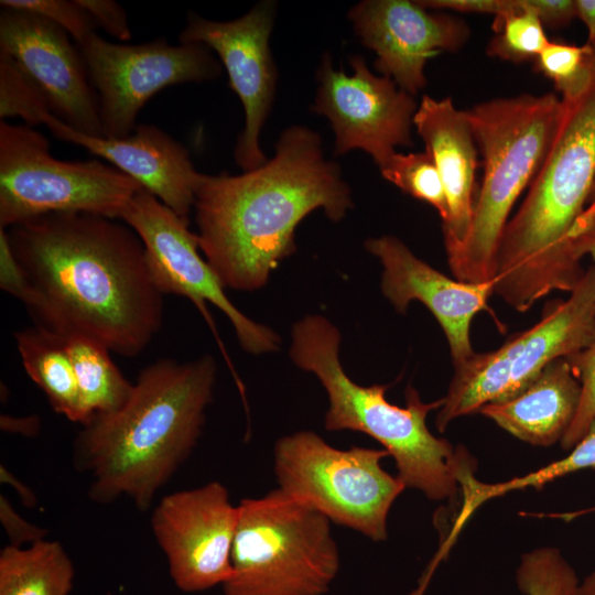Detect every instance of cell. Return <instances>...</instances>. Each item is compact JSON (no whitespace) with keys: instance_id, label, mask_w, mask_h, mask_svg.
Wrapping results in <instances>:
<instances>
[{"instance_id":"cell-1","label":"cell","mask_w":595,"mask_h":595,"mask_svg":"<svg viewBox=\"0 0 595 595\" xmlns=\"http://www.w3.org/2000/svg\"><path fill=\"white\" fill-rule=\"evenodd\" d=\"M29 283L35 326L140 355L163 323L164 294L145 248L126 223L85 213L47 214L7 229Z\"/></svg>"},{"instance_id":"cell-2","label":"cell","mask_w":595,"mask_h":595,"mask_svg":"<svg viewBox=\"0 0 595 595\" xmlns=\"http://www.w3.org/2000/svg\"><path fill=\"white\" fill-rule=\"evenodd\" d=\"M274 155L240 175L204 174L195 195L199 249L225 288H262L280 261L295 251L294 231L322 208L334 221L353 207L339 165L324 156L307 127L282 131Z\"/></svg>"},{"instance_id":"cell-3","label":"cell","mask_w":595,"mask_h":595,"mask_svg":"<svg viewBox=\"0 0 595 595\" xmlns=\"http://www.w3.org/2000/svg\"><path fill=\"white\" fill-rule=\"evenodd\" d=\"M212 356L144 367L118 410L93 415L74 439V468L90 482L88 497L106 505L128 497L140 511L195 447L213 397Z\"/></svg>"},{"instance_id":"cell-4","label":"cell","mask_w":595,"mask_h":595,"mask_svg":"<svg viewBox=\"0 0 595 595\" xmlns=\"http://www.w3.org/2000/svg\"><path fill=\"white\" fill-rule=\"evenodd\" d=\"M562 104L551 148L498 249L495 292L519 312L553 291L571 292L585 272L575 234L595 183V77Z\"/></svg>"},{"instance_id":"cell-5","label":"cell","mask_w":595,"mask_h":595,"mask_svg":"<svg viewBox=\"0 0 595 595\" xmlns=\"http://www.w3.org/2000/svg\"><path fill=\"white\" fill-rule=\"evenodd\" d=\"M339 343L338 329L320 315L302 318L292 329V360L316 375L327 392L325 429L369 435L394 459L405 487L434 501L454 497L462 480L474 476L475 465L467 452L455 450L426 426L428 413L440 409L443 398L423 402L418 391L408 387L404 408L390 403L386 399L388 385L360 386L346 375L338 358Z\"/></svg>"},{"instance_id":"cell-6","label":"cell","mask_w":595,"mask_h":595,"mask_svg":"<svg viewBox=\"0 0 595 595\" xmlns=\"http://www.w3.org/2000/svg\"><path fill=\"white\" fill-rule=\"evenodd\" d=\"M562 110V100L554 93L494 98L465 110L483 155L484 176L468 234L447 255L455 279L470 283L495 280L510 212L545 160Z\"/></svg>"},{"instance_id":"cell-7","label":"cell","mask_w":595,"mask_h":595,"mask_svg":"<svg viewBox=\"0 0 595 595\" xmlns=\"http://www.w3.org/2000/svg\"><path fill=\"white\" fill-rule=\"evenodd\" d=\"M225 595H324L339 552L329 519L280 488L238 505Z\"/></svg>"},{"instance_id":"cell-8","label":"cell","mask_w":595,"mask_h":595,"mask_svg":"<svg viewBox=\"0 0 595 595\" xmlns=\"http://www.w3.org/2000/svg\"><path fill=\"white\" fill-rule=\"evenodd\" d=\"M141 190L111 164L56 159L43 133L0 120V228L58 213L119 219Z\"/></svg>"},{"instance_id":"cell-9","label":"cell","mask_w":595,"mask_h":595,"mask_svg":"<svg viewBox=\"0 0 595 595\" xmlns=\"http://www.w3.org/2000/svg\"><path fill=\"white\" fill-rule=\"evenodd\" d=\"M570 296L550 302L541 320L496 350L474 354L454 366V376L435 425L443 432L456 418L508 400L527 388L552 361L595 342V267Z\"/></svg>"},{"instance_id":"cell-10","label":"cell","mask_w":595,"mask_h":595,"mask_svg":"<svg viewBox=\"0 0 595 595\" xmlns=\"http://www.w3.org/2000/svg\"><path fill=\"white\" fill-rule=\"evenodd\" d=\"M385 448L331 446L312 431L277 441L274 473L280 489L311 505L331 522L372 541L388 537L390 508L405 485L387 473Z\"/></svg>"},{"instance_id":"cell-11","label":"cell","mask_w":595,"mask_h":595,"mask_svg":"<svg viewBox=\"0 0 595 595\" xmlns=\"http://www.w3.org/2000/svg\"><path fill=\"white\" fill-rule=\"evenodd\" d=\"M98 97L104 137L129 136L147 101L169 86L219 77L221 67L203 44L170 45L156 39L116 44L91 34L76 44Z\"/></svg>"},{"instance_id":"cell-12","label":"cell","mask_w":595,"mask_h":595,"mask_svg":"<svg viewBox=\"0 0 595 595\" xmlns=\"http://www.w3.org/2000/svg\"><path fill=\"white\" fill-rule=\"evenodd\" d=\"M140 237L155 283L162 293L191 300L219 342L207 303L218 307L230 321L240 346L251 354L278 349L280 338L269 327L259 324L227 298L225 285L212 266L199 255V241L182 217L145 190L139 191L122 210L120 218Z\"/></svg>"},{"instance_id":"cell-13","label":"cell","mask_w":595,"mask_h":595,"mask_svg":"<svg viewBox=\"0 0 595 595\" xmlns=\"http://www.w3.org/2000/svg\"><path fill=\"white\" fill-rule=\"evenodd\" d=\"M353 74L333 67L324 55L313 110L325 116L335 133V155L367 152L380 167L398 147H412L418 104L387 76H377L360 55L349 57Z\"/></svg>"},{"instance_id":"cell-14","label":"cell","mask_w":595,"mask_h":595,"mask_svg":"<svg viewBox=\"0 0 595 595\" xmlns=\"http://www.w3.org/2000/svg\"><path fill=\"white\" fill-rule=\"evenodd\" d=\"M238 513L219 482L165 495L158 502L151 529L180 591H207L231 577Z\"/></svg>"},{"instance_id":"cell-15","label":"cell","mask_w":595,"mask_h":595,"mask_svg":"<svg viewBox=\"0 0 595 595\" xmlns=\"http://www.w3.org/2000/svg\"><path fill=\"white\" fill-rule=\"evenodd\" d=\"M274 21V4H256L232 21H212L190 13L180 33L184 44L213 48L226 68L229 86L238 95L245 111V126L235 147L236 163L246 171L263 165L268 159L259 137L271 109L277 69L269 39Z\"/></svg>"},{"instance_id":"cell-16","label":"cell","mask_w":595,"mask_h":595,"mask_svg":"<svg viewBox=\"0 0 595 595\" xmlns=\"http://www.w3.org/2000/svg\"><path fill=\"white\" fill-rule=\"evenodd\" d=\"M0 51L37 85L52 115L79 132L104 137L97 94L66 31L39 14L2 9Z\"/></svg>"},{"instance_id":"cell-17","label":"cell","mask_w":595,"mask_h":595,"mask_svg":"<svg viewBox=\"0 0 595 595\" xmlns=\"http://www.w3.org/2000/svg\"><path fill=\"white\" fill-rule=\"evenodd\" d=\"M348 17L361 43L375 52V68L412 96L426 86L428 60L459 51L470 35L463 19L418 1L365 0Z\"/></svg>"},{"instance_id":"cell-18","label":"cell","mask_w":595,"mask_h":595,"mask_svg":"<svg viewBox=\"0 0 595 595\" xmlns=\"http://www.w3.org/2000/svg\"><path fill=\"white\" fill-rule=\"evenodd\" d=\"M365 247L383 267L381 290L394 309L404 313L411 301L423 303L445 334L454 366L469 359L475 354L470 324L487 309L495 280L470 283L451 279L419 259L394 236L370 238Z\"/></svg>"},{"instance_id":"cell-19","label":"cell","mask_w":595,"mask_h":595,"mask_svg":"<svg viewBox=\"0 0 595 595\" xmlns=\"http://www.w3.org/2000/svg\"><path fill=\"white\" fill-rule=\"evenodd\" d=\"M43 123L55 138L100 156L187 218L204 174L195 170L185 147L162 129L138 125L129 136L109 138L79 132L52 113Z\"/></svg>"},{"instance_id":"cell-20","label":"cell","mask_w":595,"mask_h":595,"mask_svg":"<svg viewBox=\"0 0 595 595\" xmlns=\"http://www.w3.org/2000/svg\"><path fill=\"white\" fill-rule=\"evenodd\" d=\"M440 173L447 216L442 221L446 255L465 240L473 217L477 149L465 110L457 109L451 97L423 95L413 118Z\"/></svg>"},{"instance_id":"cell-21","label":"cell","mask_w":595,"mask_h":595,"mask_svg":"<svg viewBox=\"0 0 595 595\" xmlns=\"http://www.w3.org/2000/svg\"><path fill=\"white\" fill-rule=\"evenodd\" d=\"M581 385L566 358L549 364L515 397L484 405L479 412L517 439L550 446L569 430L577 411Z\"/></svg>"},{"instance_id":"cell-22","label":"cell","mask_w":595,"mask_h":595,"mask_svg":"<svg viewBox=\"0 0 595 595\" xmlns=\"http://www.w3.org/2000/svg\"><path fill=\"white\" fill-rule=\"evenodd\" d=\"M28 376L44 392L52 409L72 422H86L74 367L65 339L33 326L14 333Z\"/></svg>"},{"instance_id":"cell-23","label":"cell","mask_w":595,"mask_h":595,"mask_svg":"<svg viewBox=\"0 0 595 595\" xmlns=\"http://www.w3.org/2000/svg\"><path fill=\"white\" fill-rule=\"evenodd\" d=\"M74 577V564L58 541L9 544L0 552V595H69Z\"/></svg>"},{"instance_id":"cell-24","label":"cell","mask_w":595,"mask_h":595,"mask_svg":"<svg viewBox=\"0 0 595 595\" xmlns=\"http://www.w3.org/2000/svg\"><path fill=\"white\" fill-rule=\"evenodd\" d=\"M65 345L74 367L86 422L95 414L121 408L131 396L133 383L113 363L111 351L101 344L80 337L65 339Z\"/></svg>"},{"instance_id":"cell-25","label":"cell","mask_w":595,"mask_h":595,"mask_svg":"<svg viewBox=\"0 0 595 595\" xmlns=\"http://www.w3.org/2000/svg\"><path fill=\"white\" fill-rule=\"evenodd\" d=\"M595 468V421L591 424L583 439L571 450L570 454L533 473L516 477L498 484H484L469 477L461 485L464 501L455 527L447 541L452 539L469 518V516L485 501L501 496L508 491L523 488H541L559 477L581 469Z\"/></svg>"},{"instance_id":"cell-26","label":"cell","mask_w":595,"mask_h":595,"mask_svg":"<svg viewBox=\"0 0 595 595\" xmlns=\"http://www.w3.org/2000/svg\"><path fill=\"white\" fill-rule=\"evenodd\" d=\"M536 69L554 84L561 100L578 98L595 77V52L585 43L551 41L534 60Z\"/></svg>"},{"instance_id":"cell-27","label":"cell","mask_w":595,"mask_h":595,"mask_svg":"<svg viewBox=\"0 0 595 595\" xmlns=\"http://www.w3.org/2000/svg\"><path fill=\"white\" fill-rule=\"evenodd\" d=\"M519 10L494 19L496 35L486 46V54L515 64L533 61L550 42L545 28L531 11L527 0H520Z\"/></svg>"},{"instance_id":"cell-28","label":"cell","mask_w":595,"mask_h":595,"mask_svg":"<svg viewBox=\"0 0 595 595\" xmlns=\"http://www.w3.org/2000/svg\"><path fill=\"white\" fill-rule=\"evenodd\" d=\"M388 182L402 192L433 206L442 221L447 216V202L443 183L428 151L393 153L380 167Z\"/></svg>"},{"instance_id":"cell-29","label":"cell","mask_w":595,"mask_h":595,"mask_svg":"<svg viewBox=\"0 0 595 595\" xmlns=\"http://www.w3.org/2000/svg\"><path fill=\"white\" fill-rule=\"evenodd\" d=\"M516 581L524 595H575L580 584L572 565L552 547L524 553Z\"/></svg>"},{"instance_id":"cell-30","label":"cell","mask_w":595,"mask_h":595,"mask_svg":"<svg viewBox=\"0 0 595 595\" xmlns=\"http://www.w3.org/2000/svg\"><path fill=\"white\" fill-rule=\"evenodd\" d=\"M48 113V102L37 85L10 55L0 51L1 120L19 117L33 127L43 123Z\"/></svg>"},{"instance_id":"cell-31","label":"cell","mask_w":595,"mask_h":595,"mask_svg":"<svg viewBox=\"0 0 595 595\" xmlns=\"http://www.w3.org/2000/svg\"><path fill=\"white\" fill-rule=\"evenodd\" d=\"M566 360L581 385L576 414L561 440L564 450H572L595 421V342Z\"/></svg>"},{"instance_id":"cell-32","label":"cell","mask_w":595,"mask_h":595,"mask_svg":"<svg viewBox=\"0 0 595 595\" xmlns=\"http://www.w3.org/2000/svg\"><path fill=\"white\" fill-rule=\"evenodd\" d=\"M2 9L39 14L66 31L76 44L96 33V24L77 0H1Z\"/></svg>"},{"instance_id":"cell-33","label":"cell","mask_w":595,"mask_h":595,"mask_svg":"<svg viewBox=\"0 0 595 595\" xmlns=\"http://www.w3.org/2000/svg\"><path fill=\"white\" fill-rule=\"evenodd\" d=\"M90 15L96 26H101L108 34L120 40H131V30L125 9L113 0H77Z\"/></svg>"},{"instance_id":"cell-34","label":"cell","mask_w":595,"mask_h":595,"mask_svg":"<svg viewBox=\"0 0 595 595\" xmlns=\"http://www.w3.org/2000/svg\"><path fill=\"white\" fill-rule=\"evenodd\" d=\"M431 10L502 18L520 9V0H416Z\"/></svg>"},{"instance_id":"cell-35","label":"cell","mask_w":595,"mask_h":595,"mask_svg":"<svg viewBox=\"0 0 595 595\" xmlns=\"http://www.w3.org/2000/svg\"><path fill=\"white\" fill-rule=\"evenodd\" d=\"M0 288L22 303L29 294L26 275L11 249L4 228H0Z\"/></svg>"},{"instance_id":"cell-36","label":"cell","mask_w":595,"mask_h":595,"mask_svg":"<svg viewBox=\"0 0 595 595\" xmlns=\"http://www.w3.org/2000/svg\"><path fill=\"white\" fill-rule=\"evenodd\" d=\"M0 521L10 541L9 544L13 547L42 541L46 539L48 532L21 517L4 495H0Z\"/></svg>"},{"instance_id":"cell-37","label":"cell","mask_w":595,"mask_h":595,"mask_svg":"<svg viewBox=\"0 0 595 595\" xmlns=\"http://www.w3.org/2000/svg\"><path fill=\"white\" fill-rule=\"evenodd\" d=\"M544 28L560 29L577 18L576 0H527Z\"/></svg>"},{"instance_id":"cell-38","label":"cell","mask_w":595,"mask_h":595,"mask_svg":"<svg viewBox=\"0 0 595 595\" xmlns=\"http://www.w3.org/2000/svg\"><path fill=\"white\" fill-rule=\"evenodd\" d=\"M0 426L4 432L18 433L25 436H34L41 428V420L37 415L15 418L7 414L0 416Z\"/></svg>"},{"instance_id":"cell-39","label":"cell","mask_w":595,"mask_h":595,"mask_svg":"<svg viewBox=\"0 0 595 595\" xmlns=\"http://www.w3.org/2000/svg\"><path fill=\"white\" fill-rule=\"evenodd\" d=\"M575 248L581 259L584 256L589 255L595 261V221L588 223L580 220Z\"/></svg>"},{"instance_id":"cell-40","label":"cell","mask_w":595,"mask_h":595,"mask_svg":"<svg viewBox=\"0 0 595 595\" xmlns=\"http://www.w3.org/2000/svg\"><path fill=\"white\" fill-rule=\"evenodd\" d=\"M1 483L11 486L20 497L21 502L26 507H33L36 504V496L33 490L13 475L6 466L0 467Z\"/></svg>"},{"instance_id":"cell-41","label":"cell","mask_w":595,"mask_h":595,"mask_svg":"<svg viewBox=\"0 0 595 595\" xmlns=\"http://www.w3.org/2000/svg\"><path fill=\"white\" fill-rule=\"evenodd\" d=\"M577 18L587 29V44L595 52V0H576Z\"/></svg>"},{"instance_id":"cell-42","label":"cell","mask_w":595,"mask_h":595,"mask_svg":"<svg viewBox=\"0 0 595 595\" xmlns=\"http://www.w3.org/2000/svg\"><path fill=\"white\" fill-rule=\"evenodd\" d=\"M592 512H595V506L583 509V510H574V511H569V512H564V513H532V516L558 518V519H562L564 521H571V520H573V519H575V518H577L580 516H583V515H586V513H592Z\"/></svg>"},{"instance_id":"cell-43","label":"cell","mask_w":595,"mask_h":595,"mask_svg":"<svg viewBox=\"0 0 595 595\" xmlns=\"http://www.w3.org/2000/svg\"><path fill=\"white\" fill-rule=\"evenodd\" d=\"M575 595H595V571L578 584Z\"/></svg>"},{"instance_id":"cell-44","label":"cell","mask_w":595,"mask_h":595,"mask_svg":"<svg viewBox=\"0 0 595 595\" xmlns=\"http://www.w3.org/2000/svg\"><path fill=\"white\" fill-rule=\"evenodd\" d=\"M582 218L588 223L595 221V183Z\"/></svg>"}]
</instances>
